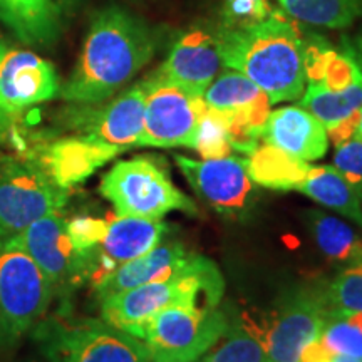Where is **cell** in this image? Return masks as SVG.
<instances>
[{
	"mask_svg": "<svg viewBox=\"0 0 362 362\" xmlns=\"http://www.w3.org/2000/svg\"><path fill=\"white\" fill-rule=\"evenodd\" d=\"M156 51L153 29L119 6L94 12L83 51L61 98L74 104H99L128 84Z\"/></svg>",
	"mask_w": 362,
	"mask_h": 362,
	"instance_id": "cell-1",
	"label": "cell"
},
{
	"mask_svg": "<svg viewBox=\"0 0 362 362\" xmlns=\"http://www.w3.org/2000/svg\"><path fill=\"white\" fill-rule=\"evenodd\" d=\"M221 62L242 72L272 104L296 101L305 90L307 37L284 12L248 27H220L215 35Z\"/></svg>",
	"mask_w": 362,
	"mask_h": 362,
	"instance_id": "cell-2",
	"label": "cell"
},
{
	"mask_svg": "<svg viewBox=\"0 0 362 362\" xmlns=\"http://www.w3.org/2000/svg\"><path fill=\"white\" fill-rule=\"evenodd\" d=\"M225 284L218 267L206 257L188 253L187 260L173 277L149 282L99 300L101 319L134 336L144 324L163 309L173 305H194L200 297L216 307Z\"/></svg>",
	"mask_w": 362,
	"mask_h": 362,
	"instance_id": "cell-3",
	"label": "cell"
},
{
	"mask_svg": "<svg viewBox=\"0 0 362 362\" xmlns=\"http://www.w3.org/2000/svg\"><path fill=\"white\" fill-rule=\"evenodd\" d=\"M30 337L45 362H151L141 339L103 319L49 315Z\"/></svg>",
	"mask_w": 362,
	"mask_h": 362,
	"instance_id": "cell-4",
	"label": "cell"
},
{
	"mask_svg": "<svg viewBox=\"0 0 362 362\" xmlns=\"http://www.w3.org/2000/svg\"><path fill=\"white\" fill-rule=\"evenodd\" d=\"M56 292L33 257L0 238V356L19 346L44 319Z\"/></svg>",
	"mask_w": 362,
	"mask_h": 362,
	"instance_id": "cell-5",
	"label": "cell"
},
{
	"mask_svg": "<svg viewBox=\"0 0 362 362\" xmlns=\"http://www.w3.org/2000/svg\"><path fill=\"white\" fill-rule=\"evenodd\" d=\"M99 192L121 216L160 220L170 211L197 214L194 203L175 187L165 166L151 156L117 161L103 176Z\"/></svg>",
	"mask_w": 362,
	"mask_h": 362,
	"instance_id": "cell-6",
	"label": "cell"
},
{
	"mask_svg": "<svg viewBox=\"0 0 362 362\" xmlns=\"http://www.w3.org/2000/svg\"><path fill=\"white\" fill-rule=\"evenodd\" d=\"M228 327V317L216 307L173 305L153 315L134 337L146 344L151 362H197Z\"/></svg>",
	"mask_w": 362,
	"mask_h": 362,
	"instance_id": "cell-7",
	"label": "cell"
},
{
	"mask_svg": "<svg viewBox=\"0 0 362 362\" xmlns=\"http://www.w3.org/2000/svg\"><path fill=\"white\" fill-rule=\"evenodd\" d=\"M67 189L57 187L37 161L0 160V238L21 233L44 216L59 214Z\"/></svg>",
	"mask_w": 362,
	"mask_h": 362,
	"instance_id": "cell-8",
	"label": "cell"
},
{
	"mask_svg": "<svg viewBox=\"0 0 362 362\" xmlns=\"http://www.w3.org/2000/svg\"><path fill=\"white\" fill-rule=\"evenodd\" d=\"M146 90L144 128L138 146L193 148L202 116L206 111L203 96L149 74L141 81Z\"/></svg>",
	"mask_w": 362,
	"mask_h": 362,
	"instance_id": "cell-9",
	"label": "cell"
},
{
	"mask_svg": "<svg viewBox=\"0 0 362 362\" xmlns=\"http://www.w3.org/2000/svg\"><path fill=\"white\" fill-rule=\"evenodd\" d=\"M203 99L208 107L223 115L235 151L250 156L259 148L270 115L269 96L242 72L228 69L208 86Z\"/></svg>",
	"mask_w": 362,
	"mask_h": 362,
	"instance_id": "cell-10",
	"label": "cell"
},
{
	"mask_svg": "<svg viewBox=\"0 0 362 362\" xmlns=\"http://www.w3.org/2000/svg\"><path fill=\"white\" fill-rule=\"evenodd\" d=\"M7 238L33 257L51 280L56 296H66L72 288L88 282V264L72 245L67 221L59 214L44 216L21 233Z\"/></svg>",
	"mask_w": 362,
	"mask_h": 362,
	"instance_id": "cell-11",
	"label": "cell"
},
{
	"mask_svg": "<svg viewBox=\"0 0 362 362\" xmlns=\"http://www.w3.org/2000/svg\"><path fill=\"white\" fill-rule=\"evenodd\" d=\"M325 292L300 291L285 302L262 330L265 362H300L310 344L320 339L329 320Z\"/></svg>",
	"mask_w": 362,
	"mask_h": 362,
	"instance_id": "cell-12",
	"label": "cell"
},
{
	"mask_svg": "<svg viewBox=\"0 0 362 362\" xmlns=\"http://www.w3.org/2000/svg\"><path fill=\"white\" fill-rule=\"evenodd\" d=\"M144 86L134 84L123 94L101 107L93 104H81L72 110L69 123L78 129L79 136L110 146L126 149L138 146L144 128Z\"/></svg>",
	"mask_w": 362,
	"mask_h": 362,
	"instance_id": "cell-13",
	"label": "cell"
},
{
	"mask_svg": "<svg viewBox=\"0 0 362 362\" xmlns=\"http://www.w3.org/2000/svg\"><path fill=\"white\" fill-rule=\"evenodd\" d=\"M168 225L161 220L116 215L107 220L103 242L86 255L88 282L96 285L126 262L138 259L161 243Z\"/></svg>",
	"mask_w": 362,
	"mask_h": 362,
	"instance_id": "cell-14",
	"label": "cell"
},
{
	"mask_svg": "<svg viewBox=\"0 0 362 362\" xmlns=\"http://www.w3.org/2000/svg\"><path fill=\"white\" fill-rule=\"evenodd\" d=\"M61 93L52 62L30 51H8L0 61V116L51 101Z\"/></svg>",
	"mask_w": 362,
	"mask_h": 362,
	"instance_id": "cell-15",
	"label": "cell"
},
{
	"mask_svg": "<svg viewBox=\"0 0 362 362\" xmlns=\"http://www.w3.org/2000/svg\"><path fill=\"white\" fill-rule=\"evenodd\" d=\"M175 160L198 197L215 210L221 214H235L245 208L252 193L245 158L230 155L216 160L197 161L176 155Z\"/></svg>",
	"mask_w": 362,
	"mask_h": 362,
	"instance_id": "cell-16",
	"label": "cell"
},
{
	"mask_svg": "<svg viewBox=\"0 0 362 362\" xmlns=\"http://www.w3.org/2000/svg\"><path fill=\"white\" fill-rule=\"evenodd\" d=\"M221 66L223 62L215 35L203 29H193L176 39L166 61L153 72V76L178 86L194 96H203Z\"/></svg>",
	"mask_w": 362,
	"mask_h": 362,
	"instance_id": "cell-17",
	"label": "cell"
},
{
	"mask_svg": "<svg viewBox=\"0 0 362 362\" xmlns=\"http://www.w3.org/2000/svg\"><path fill=\"white\" fill-rule=\"evenodd\" d=\"M121 153V148L93 141L78 134L44 144L34 153L33 160L42 166L57 187L69 192Z\"/></svg>",
	"mask_w": 362,
	"mask_h": 362,
	"instance_id": "cell-18",
	"label": "cell"
},
{
	"mask_svg": "<svg viewBox=\"0 0 362 362\" xmlns=\"http://www.w3.org/2000/svg\"><path fill=\"white\" fill-rule=\"evenodd\" d=\"M260 139L304 161L320 160L329 149L327 131L302 106L270 111Z\"/></svg>",
	"mask_w": 362,
	"mask_h": 362,
	"instance_id": "cell-19",
	"label": "cell"
},
{
	"mask_svg": "<svg viewBox=\"0 0 362 362\" xmlns=\"http://www.w3.org/2000/svg\"><path fill=\"white\" fill-rule=\"evenodd\" d=\"M188 252L181 243L158 245L138 259L129 260L117 267L107 277L94 285L99 300L116 296V293L139 287L149 282H161L173 277L187 260Z\"/></svg>",
	"mask_w": 362,
	"mask_h": 362,
	"instance_id": "cell-20",
	"label": "cell"
},
{
	"mask_svg": "<svg viewBox=\"0 0 362 362\" xmlns=\"http://www.w3.org/2000/svg\"><path fill=\"white\" fill-rule=\"evenodd\" d=\"M305 79L307 84L320 86L329 90H342L361 83L362 64L349 44H344L342 51H339L324 37L312 35L307 37Z\"/></svg>",
	"mask_w": 362,
	"mask_h": 362,
	"instance_id": "cell-21",
	"label": "cell"
},
{
	"mask_svg": "<svg viewBox=\"0 0 362 362\" xmlns=\"http://www.w3.org/2000/svg\"><path fill=\"white\" fill-rule=\"evenodd\" d=\"M0 21L29 45H49L61 33V8L54 0H0Z\"/></svg>",
	"mask_w": 362,
	"mask_h": 362,
	"instance_id": "cell-22",
	"label": "cell"
},
{
	"mask_svg": "<svg viewBox=\"0 0 362 362\" xmlns=\"http://www.w3.org/2000/svg\"><path fill=\"white\" fill-rule=\"evenodd\" d=\"M297 192L362 226V197L334 166L310 168Z\"/></svg>",
	"mask_w": 362,
	"mask_h": 362,
	"instance_id": "cell-23",
	"label": "cell"
},
{
	"mask_svg": "<svg viewBox=\"0 0 362 362\" xmlns=\"http://www.w3.org/2000/svg\"><path fill=\"white\" fill-rule=\"evenodd\" d=\"M309 170L310 166L307 165V161L298 160L267 143L259 144V148L247 160L250 180L262 187L279 189V192H291V189L297 192Z\"/></svg>",
	"mask_w": 362,
	"mask_h": 362,
	"instance_id": "cell-24",
	"label": "cell"
},
{
	"mask_svg": "<svg viewBox=\"0 0 362 362\" xmlns=\"http://www.w3.org/2000/svg\"><path fill=\"white\" fill-rule=\"evenodd\" d=\"M285 16L300 24L344 29L362 19V0H277Z\"/></svg>",
	"mask_w": 362,
	"mask_h": 362,
	"instance_id": "cell-25",
	"label": "cell"
},
{
	"mask_svg": "<svg viewBox=\"0 0 362 362\" xmlns=\"http://www.w3.org/2000/svg\"><path fill=\"white\" fill-rule=\"evenodd\" d=\"M300 106L322 123L325 131L336 128L362 110V81L342 90L307 84Z\"/></svg>",
	"mask_w": 362,
	"mask_h": 362,
	"instance_id": "cell-26",
	"label": "cell"
},
{
	"mask_svg": "<svg viewBox=\"0 0 362 362\" xmlns=\"http://www.w3.org/2000/svg\"><path fill=\"white\" fill-rule=\"evenodd\" d=\"M310 226L317 247L327 259L344 264L362 260V238L342 220L312 211Z\"/></svg>",
	"mask_w": 362,
	"mask_h": 362,
	"instance_id": "cell-27",
	"label": "cell"
},
{
	"mask_svg": "<svg viewBox=\"0 0 362 362\" xmlns=\"http://www.w3.org/2000/svg\"><path fill=\"white\" fill-rule=\"evenodd\" d=\"M197 362H265V349L262 344V330L253 322L232 325L218 346L211 347Z\"/></svg>",
	"mask_w": 362,
	"mask_h": 362,
	"instance_id": "cell-28",
	"label": "cell"
},
{
	"mask_svg": "<svg viewBox=\"0 0 362 362\" xmlns=\"http://www.w3.org/2000/svg\"><path fill=\"white\" fill-rule=\"evenodd\" d=\"M319 342L330 356H351L362 361V312L329 319Z\"/></svg>",
	"mask_w": 362,
	"mask_h": 362,
	"instance_id": "cell-29",
	"label": "cell"
},
{
	"mask_svg": "<svg viewBox=\"0 0 362 362\" xmlns=\"http://www.w3.org/2000/svg\"><path fill=\"white\" fill-rule=\"evenodd\" d=\"M329 319L362 312V260L339 274L325 292Z\"/></svg>",
	"mask_w": 362,
	"mask_h": 362,
	"instance_id": "cell-30",
	"label": "cell"
},
{
	"mask_svg": "<svg viewBox=\"0 0 362 362\" xmlns=\"http://www.w3.org/2000/svg\"><path fill=\"white\" fill-rule=\"evenodd\" d=\"M193 149L203 160H216V158L232 155L233 148L230 143L228 126L223 115L214 107L206 106L205 115L202 116L197 136H194Z\"/></svg>",
	"mask_w": 362,
	"mask_h": 362,
	"instance_id": "cell-31",
	"label": "cell"
},
{
	"mask_svg": "<svg viewBox=\"0 0 362 362\" xmlns=\"http://www.w3.org/2000/svg\"><path fill=\"white\" fill-rule=\"evenodd\" d=\"M269 0H223V27L237 29L269 19L272 16Z\"/></svg>",
	"mask_w": 362,
	"mask_h": 362,
	"instance_id": "cell-32",
	"label": "cell"
},
{
	"mask_svg": "<svg viewBox=\"0 0 362 362\" xmlns=\"http://www.w3.org/2000/svg\"><path fill=\"white\" fill-rule=\"evenodd\" d=\"M107 230V220L94 218V216H76L67 221V233L81 255L84 257L103 242Z\"/></svg>",
	"mask_w": 362,
	"mask_h": 362,
	"instance_id": "cell-33",
	"label": "cell"
},
{
	"mask_svg": "<svg viewBox=\"0 0 362 362\" xmlns=\"http://www.w3.org/2000/svg\"><path fill=\"white\" fill-rule=\"evenodd\" d=\"M334 168L341 171L362 197V138L356 134L336 146Z\"/></svg>",
	"mask_w": 362,
	"mask_h": 362,
	"instance_id": "cell-34",
	"label": "cell"
},
{
	"mask_svg": "<svg viewBox=\"0 0 362 362\" xmlns=\"http://www.w3.org/2000/svg\"><path fill=\"white\" fill-rule=\"evenodd\" d=\"M352 49H354V51H356L357 57H359V61H361V64H362V30L354 37V47H352Z\"/></svg>",
	"mask_w": 362,
	"mask_h": 362,
	"instance_id": "cell-35",
	"label": "cell"
},
{
	"mask_svg": "<svg viewBox=\"0 0 362 362\" xmlns=\"http://www.w3.org/2000/svg\"><path fill=\"white\" fill-rule=\"evenodd\" d=\"M330 362H362L361 359H356V357L351 356H330Z\"/></svg>",
	"mask_w": 362,
	"mask_h": 362,
	"instance_id": "cell-36",
	"label": "cell"
},
{
	"mask_svg": "<svg viewBox=\"0 0 362 362\" xmlns=\"http://www.w3.org/2000/svg\"><path fill=\"white\" fill-rule=\"evenodd\" d=\"M54 2H56L57 6H59V8H61V7H66V6H69V4H71V0H54Z\"/></svg>",
	"mask_w": 362,
	"mask_h": 362,
	"instance_id": "cell-37",
	"label": "cell"
},
{
	"mask_svg": "<svg viewBox=\"0 0 362 362\" xmlns=\"http://www.w3.org/2000/svg\"><path fill=\"white\" fill-rule=\"evenodd\" d=\"M6 52H7V45L4 42H0V61H2L4 54H6Z\"/></svg>",
	"mask_w": 362,
	"mask_h": 362,
	"instance_id": "cell-38",
	"label": "cell"
},
{
	"mask_svg": "<svg viewBox=\"0 0 362 362\" xmlns=\"http://www.w3.org/2000/svg\"><path fill=\"white\" fill-rule=\"evenodd\" d=\"M357 136L362 138V110H361V123H359V129H357Z\"/></svg>",
	"mask_w": 362,
	"mask_h": 362,
	"instance_id": "cell-39",
	"label": "cell"
},
{
	"mask_svg": "<svg viewBox=\"0 0 362 362\" xmlns=\"http://www.w3.org/2000/svg\"><path fill=\"white\" fill-rule=\"evenodd\" d=\"M315 362H330V356L325 357V359H320V361H315Z\"/></svg>",
	"mask_w": 362,
	"mask_h": 362,
	"instance_id": "cell-40",
	"label": "cell"
}]
</instances>
